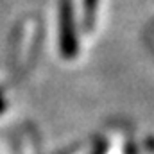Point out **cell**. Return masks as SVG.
<instances>
[{"mask_svg":"<svg viewBox=\"0 0 154 154\" xmlns=\"http://www.w3.org/2000/svg\"><path fill=\"white\" fill-rule=\"evenodd\" d=\"M4 106H5V102H4V95H2V90H0V111L4 109Z\"/></svg>","mask_w":154,"mask_h":154,"instance_id":"6da1fadb","label":"cell"}]
</instances>
